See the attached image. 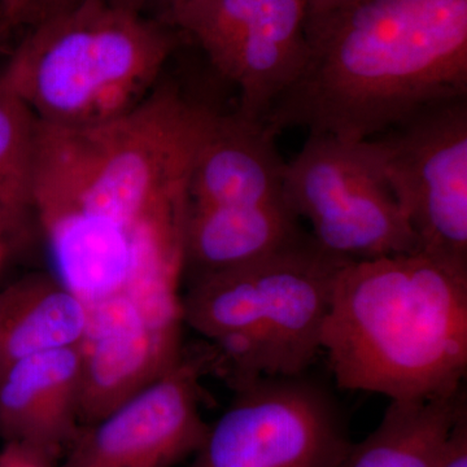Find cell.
Wrapping results in <instances>:
<instances>
[{
	"instance_id": "6da1fadb",
	"label": "cell",
	"mask_w": 467,
	"mask_h": 467,
	"mask_svg": "<svg viewBox=\"0 0 467 467\" xmlns=\"http://www.w3.org/2000/svg\"><path fill=\"white\" fill-rule=\"evenodd\" d=\"M306 36L303 69L263 121L275 135L358 142L467 97V0H342L306 14Z\"/></svg>"
},
{
	"instance_id": "7a4b0ae2",
	"label": "cell",
	"mask_w": 467,
	"mask_h": 467,
	"mask_svg": "<svg viewBox=\"0 0 467 467\" xmlns=\"http://www.w3.org/2000/svg\"><path fill=\"white\" fill-rule=\"evenodd\" d=\"M321 350L337 389L389 401L462 389L467 267L418 251L348 261L335 279Z\"/></svg>"
},
{
	"instance_id": "3957f363",
	"label": "cell",
	"mask_w": 467,
	"mask_h": 467,
	"mask_svg": "<svg viewBox=\"0 0 467 467\" xmlns=\"http://www.w3.org/2000/svg\"><path fill=\"white\" fill-rule=\"evenodd\" d=\"M348 261L306 230L257 259L190 279L183 324L207 340L211 373L233 389L308 371L322 352L335 279Z\"/></svg>"
},
{
	"instance_id": "277c9868",
	"label": "cell",
	"mask_w": 467,
	"mask_h": 467,
	"mask_svg": "<svg viewBox=\"0 0 467 467\" xmlns=\"http://www.w3.org/2000/svg\"><path fill=\"white\" fill-rule=\"evenodd\" d=\"M173 50V36L140 12L78 0L33 26L0 85L43 124L85 128L140 104Z\"/></svg>"
},
{
	"instance_id": "5b68a950",
	"label": "cell",
	"mask_w": 467,
	"mask_h": 467,
	"mask_svg": "<svg viewBox=\"0 0 467 467\" xmlns=\"http://www.w3.org/2000/svg\"><path fill=\"white\" fill-rule=\"evenodd\" d=\"M285 196L324 250L349 261L420 251L370 140L308 134L285 162Z\"/></svg>"
},
{
	"instance_id": "8992f818",
	"label": "cell",
	"mask_w": 467,
	"mask_h": 467,
	"mask_svg": "<svg viewBox=\"0 0 467 467\" xmlns=\"http://www.w3.org/2000/svg\"><path fill=\"white\" fill-rule=\"evenodd\" d=\"M233 391L189 467H340L348 456L343 409L309 370L254 378Z\"/></svg>"
},
{
	"instance_id": "52a82bcc",
	"label": "cell",
	"mask_w": 467,
	"mask_h": 467,
	"mask_svg": "<svg viewBox=\"0 0 467 467\" xmlns=\"http://www.w3.org/2000/svg\"><path fill=\"white\" fill-rule=\"evenodd\" d=\"M368 140L420 251L467 267V97L431 104Z\"/></svg>"
},
{
	"instance_id": "ba28073f",
	"label": "cell",
	"mask_w": 467,
	"mask_h": 467,
	"mask_svg": "<svg viewBox=\"0 0 467 467\" xmlns=\"http://www.w3.org/2000/svg\"><path fill=\"white\" fill-rule=\"evenodd\" d=\"M207 343L97 422L79 427L57 467H173L201 448V379L211 373Z\"/></svg>"
},
{
	"instance_id": "9c48e42d",
	"label": "cell",
	"mask_w": 467,
	"mask_h": 467,
	"mask_svg": "<svg viewBox=\"0 0 467 467\" xmlns=\"http://www.w3.org/2000/svg\"><path fill=\"white\" fill-rule=\"evenodd\" d=\"M88 306L79 343V422H97L182 358L183 326L159 325L122 292Z\"/></svg>"
},
{
	"instance_id": "30bf717a",
	"label": "cell",
	"mask_w": 467,
	"mask_h": 467,
	"mask_svg": "<svg viewBox=\"0 0 467 467\" xmlns=\"http://www.w3.org/2000/svg\"><path fill=\"white\" fill-rule=\"evenodd\" d=\"M285 161L276 135L238 112H217L196 152L190 207H256L285 202Z\"/></svg>"
},
{
	"instance_id": "8fae6325",
	"label": "cell",
	"mask_w": 467,
	"mask_h": 467,
	"mask_svg": "<svg viewBox=\"0 0 467 467\" xmlns=\"http://www.w3.org/2000/svg\"><path fill=\"white\" fill-rule=\"evenodd\" d=\"M78 409V346L21 359L0 379V441L58 462L81 427Z\"/></svg>"
},
{
	"instance_id": "7c38bea8",
	"label": "cell",
	"mask_w": 467,
	"mask_h": 467,
	"mask_svg": "<svg viewBox=\"0 0 467 467\" xmlns=\"http://www.w3.org/2000/svg\"><path fill=\"white\" fill-rule=\"evenodd\" d=\"M306 17L304 0H264L223 77L238 88L239 115L263 122L276 98L299 76L308 57Z\"/></svg>"
},
{
	"instance_id": "4fadbf2b",
	"label": "cell",
	"mask_w": 467,
	"mask_h": 467,
	"mask_svg": "<svg viewBox=\"0 0 467 467\" xmlns=\"http://www.w3.org/2000/svg\"><path fill=\"white\" fill-rule=\"evenodd\" d=\"M88 306L54 275L34 273L0 290V379L21 359L79 346Z\"/></svg>"
},
{
	"instance_id": "5bb4252c",
	"label": "cell",
	"mask_w": 467,
	"mask_h": 467,
	"mask_svg": "<svg viewBox=\"0 0 467 467\" xmlns=\"http://www.w3.org/2000/svg\"><path fill=\"white\" fill-rule=\"evenodd\" d=\"M306 232L287 202L190 207L184 245L189 279L248 263Z\"/></svg>"
},
{
	"instance_id": "9a60e30c",
	"label": "cell",
	"mask_w": 467,
	"mask_h": 467,
	"mask_svg": "<svg viewBox=\"0 0 467 467\" xmlns=\"http://www.w3.org/2000/svg\"><path fill=\"white\" fill-rule=\"evenodd\" d=\"M467 414L465 387L430 400L389 401L382 420L340 467H438L451 432Z\"/></svg>"
},
{
	"instance_id": "2e32d148",
	"label": "cell",
	"mask_w": 467,
	"mask_h": 467,
	"mask_svg": "<svg viewBox=\"0 0 467 467\" xmlns=\"http://www.w3.org/2000/svg\"><path fill=\"white\" fill-rule=\"evenodd\" d=\"M264 0H169V20L199 43L218 75L225 76L236 51L259 17Z\"/></svg>"
},
{
	"instance_id": "e0dca14e",
	"label": "cell",
	"mask_w": 467,
	"mask_h": 467,
	"mask_svg": "<svg viewBox=\"0 0 467 467\" xmlns=\"http://www.w3.org/2000/svg\"><path fill=\"white\" fill-rule=\"evenodd\" d=\"M38 119L0 85V208L23 225L32 213Z\"/></svg>"
},
{
	"instance_id": "ac0fdd59",
	"label": "cell",
	"mask_w": 467,
	"mask_h": 467,
	"mask_svg": "<svg viewBox=\"0 0 467 467\" xmlns=\"http://www.w3.org/2000/svg\"><path fill=\"white\" fill-rule=\"evenodd\" d=\"M78 0H0V21L5 27L38 26Z\"/></svg>"
},
{
	"instance_id": "d6986e66",
	"label": "cell",
	"mask_w": 467,
	"mask_h": 467,
	"mask_svg": "<svg viewBox=\"0 0 467 467\" xmlns=\"http://www.w3.org/2000/svg\"><path fill=\"white\" fill-rule=\"evenodd\" d=\"M57 461L43 451L18 442H3L0 467H57Z\"/></svg>"
},
{
	"instance_id": "ffe728a7",
	"label": "cell",
	"mask_w": 467,
	"mask_h": 467,
	"mask_svg": "<svg viewBox=\"0 0 467 467\" xmlns=\"http://www.w3.org/2000/svg\"><path fill=\"white\" fill-rule=\"evenodd\" d=\"M438 467H467V414L451 432Z\"/></svg>"
},
{
	"instance_id": "44dd1931",
	"label": "cell",
	"mask_w": 467,
	"mask_h": 467,
	"mask_svg": "<svg viewBox=\"0 0 467 467\" xmlns=\"http://www.w3.org/2000/svg\"><path fill=\"white\" fill-rule=\"evenodd\" d=\"M20 227H23V225L18 221L15 220L11 214H8L5 209L0 208V233L11 236Z\"/></svg>"
},
{
	"instance_id": "7402d4cb",
	"label": "cell",
	"mask_w": 467,
	"mask_h": 467,
	"mask_svg": "<svg viewBox=\"0 0 467 467\" xmlns=\"http://www.w3.org/2000/svg\"><path fill=\"white\" fill-rule=\"evenodd\" d=\"M342 0H304L306 5V14H317L337 5Z\"/></svg>"
},
{
	"instance_id": "603a6c76",
	"label": "cell",
	"mask_w": 467,
	"mask_h": 467,
	"mask_svg": "<svg viewBox=\"0 0 467 467\" xmlns=\"http://www.w3.org/2000/svg\"><path fill=\"white\" fill-rule=\"evenodd\" d=\"M115 7L129 9V11L140 12L150 0H106Z\"/></svg>"
},
{
	"instance_id": "cb8c5ba5",
	"label": "cell",
	"mask_w": 467,
	"mask_h": 467,
	"mask_svg": "<svg viewBox=\"0 0 467 467\" xmlns=\"http://www.w3.org/2000/svg\"><path fill=\"white\" fill-rule=\"evenodd\" d=\"M9 252H11V245H5V247L0 248V275H2L5 263H7Z\"/></svg>"
},
{
	"instance_id": "d4e9b609",
	"label": "cell",
	"mask_w": 467,
	"mask_h": 467,
	"mask_svg": "<svg viewBox=\"0 0 467 467\" xmlns=\"http://www.w3.org/2000/svg\"><path fill=\"white\" fill-rule=\"evenodd\" d=\"M5 245H11L9 244V236L0 233V248L5 247Z\"/></svg>"
},
{
	"instance_id": "484cf974",
	"label": "cell",
	"mask_w": 467,
	"mask_h": 467,
	"mask_svg": "<svg viewBox=\"0 0 467 467\" xmlns=\"http://www.w3.org/2000/svg\"><path fill=\"white\" fill-rule=\"evenodd\" d=\"M169 2V0H167V3Z\"/></svg>"
}]
</instances>
